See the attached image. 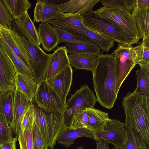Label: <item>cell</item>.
<instances>
[{
  "mask_svg": "<svg viewBox=\"0 0 149 149\" xmlns=\"http://www.w3.org/2000/svg\"><path fill=\"white\" fill-rule=\"evenodd\" d=\"M100 0H71L59 5L62 13L81 15L93 10L94 6Z\"/></svg>",
  "mask_w": 149,
  "mask_h": 149,
  "instance_id": "17",
  "label": "cell"
},
{
  "mask_svg": "<svg viewBox=\"0 0 149 149\" xmlns=\"http://www.w3.org/2000/svg\"><path fill=\"white\" fill-rule=\"evenodd\" d=\"M88 117L85 109L78 112L74 116L70 127H87Z\"/></svg>",
  "mask_w": 149,
  "mask_h": 149,
  "instance_id": "38",
  "label": "cell"
},
{
  "mask_svg": "<svg viewBox=\"0 0 149 149\" xmlns=\"http://www.w3.org/2000/svg\"><path fill=\"white\" fill-rule=\"evenodd\" d=\"M33 149H42L46 145L41 132L34 122L33 128Z\"/></svg>",
  "mask_w": 149,
  "mask_h": 149,
  "instance_id": "40",
  "label": "cell"
},
{
  "mask_svg": "<svg viewBox=\"0 0 149 149\" xmlns=\"http://www.w3.org/2000/svg\"><path fill=\"white\" fill-rule=\"evenodd\" d=\"M68 57L71 66L92 72L95 68L98 60L97 56L89 54H69Z\"/></svg>",
  "mask_w": 149,
  "mask_h": 149,
  "instance_id": "22",
  "label": "cell"
},
{
  "mask_svg": "<svg viewBox=\"0 0 149 149\" xmlns=\"http://www.w3.org/2000/svg\"><path fill=\"white\" fill-rule=\"evenodd\" d=\"M12 26L11 31L13 37L26 57L33 79L38 84L43 79L51 54L45 52L33 42L14 21L12 22Z\"/></svg>",
  "mask_w": 149,
  "mask_h": 149,
  "instance_id": "3",
  "label": "cell"
},
{
  "mask_svg": "<svg viewBox=\"0 0 149 149\" xmlns=\"http://www.w3.org/2000/svg\"><path fill=\"white\" fill-rule=\"evenodd\" d=\"M85 110L88 117L87 128L93 133L102 130L109 118L108 113L94 107Z\"/></svg>",
  "mask_w": 149,
  "mask_h": 149,
  "instance_id": "21",
  "label": "cell"
},
{
  "mask_svg": "<svg viewBox=\"0 0 149 149\" xmlns=\"http://www.w3.org/2000/svg\"><path fill=\"white\" fill-rule=\"evenodd\" d=\"M11 128L0 111V145L11 140L13 138Z\"/></svg>",
  "mask_w": 149,
  "mask_h": 149,
  "instance_id": "36",
  "label": "cell"
},
{
  "mask_svg": "<svg viewBox=\"0 0 149 149\" xmlns=\"http://www.w3.org/2000/svg\"><path fill=\"white\" fill-rule=\"evenodd\" d=\"M0 45L10 58L15 67L16 71L26 77L33 79L31 69L13 52L7 44L0 38Z\"/></svg>",
  "mask_w": 149,
  "mask_h": 149,
  "instance_id": "29",
  "label": "cell"
},
{
  "mask_svg": "<svg viewBox=\"0 0 149 149\" xmlns=\"http://www.w3.org/2000/svg\"><path fill=\"white\" fill-rule=\"evenodd\" d=\"M48 147L46 146V145H45L42 148V149H48Z\"/></svg>",
  "mask_w": 149,
  "mask_h": 149,
  "instance_id": "47",
  "label": "cell"
},
{
  "mask_svg": "<svg viewBox=\"0 0 149 149\" xmlns=\"http://www.w3.org/2000/svg\"><path fill=\"white\" fill-rule=\"evenodd\" d=\"M112 149H123L121 147H116L113 148Z\"/></svg>",
  "mask_w": 149,
  "mask_h": 149,
  "instance_id": "45",
  "label": "cell"
},
{
  "mask_svg": "<svg viewBox=\"0 0 149 149\" xmlns=\"http://www.w3.org/2000/svg\"><path fill=\"white\" fill-rule=\"evenodd\" d=\"M14 21L3 0H0V26L12 29Z\"/></svg>",
  "mask_w": 149,
  "mask_h": 149,
  "instance_id": "37",
  "label": "cell"
},
{
  "mask_svg": "<svg viewBox=\"0 0 149 149\" xmlns=\"http://www.w3.org/2000/svg\"><path fill=\"white\" fill-rule=\"evenodd\" d=\"M16 76L14 66L0 45V93L15 91Z\"/></svg>",
  "mask_w": 149,
  "mask_h": 149,
  "instance_id": "11",
  "label": "cell"
},
{
  "mask_svg": "<svg viewBox=\"0 0 149 149\" xmlns=\"http://www.w3.org/2000/svg\"><path fill=\"white\" fill-rule=\"evenodd\" d=\"M126 129V138L122 148L123 149H139L136 134L132 130Z\"/></svg>",
  "mask_w": 149,
  "mask_h": 149,
  "instance_id": "39",
  "label": "cell"
},
{
  "mask_svg": "<svg viewBox=\"0 0 149 149\" xmlns=\"http://www.w3.org/2000/svg\"><path fill=\"white\" fill-rule=\"evenodd\" d=\"M61 29L86 27L81 15L62 13L60 16L45 22Z\"/></svg>",
  "mask_w": 149,
  "mask_h": 149,
  "instance_id": "20",
  "label": "cell"
},
{
  "mask_svg": "<svg viewBox=\"0 0 149 149\" xmlns=\"http://www.w3.org/2000/svg\"><path fill=\"white\" fill-rule=\"evenodd\" d=\"M14 99L11 129L18 137L22 130V123L24 114L32 103L23 94L16 91L14 92Z\"/></svg>",
  "mask_w": 149,
  "mask_h": 149,
  "instance_id": "13",
  "label": "cell"
},
{
  "mask_svg": "<svg viewBox=\"0 0 149 149\" xmlns=\"http://www.w3.org/2000/svg\"><path fill=\"white\" fill-rule=\"evenodd\" d=\"M38 35L42 48L49 52L58 44L57 35L53 26L46 22L41 23L38 26Z\"/></svg>",
  "mask_w": 149,
  "mask_h": 149,
  "instance_id": "18",
  "label": "cell"
},
{
  "mask_svg": "<svg viewBox=\"0 0 149 149\" xmlns=\"http://www.w3.org/2000/svg\"><path fill=\"white\" fill-rule=\"evenodd\" d=\"M122 104L126 129L132 130L149 145V96L128 92Z\"/></svg>",
  "mask_w": 149,
  "mask_h": 149,
  "instance_id": "2",
  "label": "cell"
},
{
  "mask_svg": "<svg viewBox=\"0 0 149 149\" xmlns=\"http://www.w3.org/2000/svg\"><path fill=\"white\" fill-rule=\"evenodd\" d=\"M0 149H2L1 145H0Z\"/></svg>",
  "mask_w": 149,
  "mask_h": 149,
  "instance_id": "48",
  "label": "cell"
},
{
  "mask_svg": "<svg viewBox=\"0 0 149 149\" xmlns=\"http://www.w3.org/2000/svg\"><path fill=\"white\" fill-rule=\"evenodd\" d=\"M93 134V139L96 141L102 140L115 147H122L126 138V129L124 123L109 118L104 129Z\"/></svg>",
  "mask_w": 149,
  "mask_h": 149,
  "instance_id": "10",
  "label": "cell"
},
{
  "mask_svg": "<svg viewBox=\"0 0 149 149\" xmlns=\"http://www.w3.org/2000/svg\"><path fill=\"white\" fill-rule=\"evenodd\" d=\"M70 65L65 46L58 47L52 54L43 79L46 80L59 73Z\"/></svg>",
  "mask_w": 149,
  "mask_h": 149,
  "instance_id": "14",
  "label": "cell"
},
{
  "mask_svg": "<svg viewBox=\"0 0 149 149\" xmlns=\"http://www.w3.org/2000/svg\"><path fill=\"white\" fill-rule=\"evenodd\" d=\"M83 23L90 29L117 42L126 44L125 39L117 29L109 22L98 15L93 10L81 15Z\"/></svg>",
  "mask_w": 149,
  "mask_h": 149,
  "instance_id": "8",
  "label": "cell"
},
{
  "mask_svg": "<svg viewBox=\"0 0 149 149\" xmlns=\"http://www.w3.org/2000/svg\"><path fill=\"white\" fill-rule=\"evenodd\" d=\"M92 72L93 86L98 101L103 107L113 108L117 98L114 57L112 54H101Z\"/></svg>",
  "mask_w": 149,
  "mask_h": 149,
  "instance_id": "1",
  "label": "cell"
},
{
  "mask_svg": "<svg viewBox=\"0 0 149 149\" xmlns=\"http://www.w3.org/2000/svg\"><path fill=\"white\" fill-rule=\"evenodd\" d=\"M37 86L33 79L26 77L16 71L15 91L23 94L31 102L34 97Z\"/></svg>",
  "mask_w": 149,
  "mask_h": 149,
  "instance_id": "23",
  "label": "cell"
},
{
  "mask_svg": "<svg viewBox=\"0 0 149 149\" xmlns=\"http://www.w3.org/2000/svg\"><path fill=\"white\" fill-rule=\"evenodd\" d=\"M81 137L93 139V132L87 128L65 127L58 135L56 142L68 148L74 143L77 138Z\"/></svg>",
  "mask_w": 149,
  "mask_h": 149,
  "instance_id": "19",
  "label": "cell"
},
{
  "mask_svg": "<svg viewBox=\"0 0 149 149\" xmlns=\"http://www.w3.org/2000/svg\"><path fill=\"white\" fill-rule=\"evenodd\" d=\"M57 35L58 44L63 42H79L97 46L94 43L81 36L76 35L53 26Z\"/></svg>",
  "mask_w": 149,
  "mask_h": 149,
  "instance_id": "34",
  "label": "cell"
},
{
  "mask_svg": "<svg viewBox=\"0 0 149 149\" xmlns=\"http://www.w3.org/2000/svg\"><path fill=\"white\" fill-rule=\"evenodd\" d=\"M35 123L38 127L47 147L54 149L58 135L65 127L64 112L47 111L32 101Z\"/></svg>",
  "mask_w": 149,
  "mask_h": 149,
  "instance_id": "4",
  "label": "cell"
},
{
  "mask_svg": "<svg viewBox=\"0 0 149 149\" xmlns=\"http://www.w3.org/2000/svg\"><path fill=\"white\" fill-rule=\"evenodd\" d=\"M18 137L16 136L11 140L1 145L2 149H16V144Z\"/></svg>",
  "mask_w": 149,
  "mask_h": 149,
  "instance_id": "41",
  "label": "cell"
},
{
  "mask_svg": "<svg viewBox=\"0 0 149 149\" xmlns=\"http://www.w3.org/2000/svg\"><path fill=\"white\" fill-rule=\"evenodd\" d=\"M103 6L132 13L135 6L136 0H100Z\"/></svg>",
  "mask_w": 149,
  "mask_h": 149,
  "instance_id": "33",
  "label": "cell"
},
{
  "mask_svg": "<svg viewBox=\"0 0 149 149\" xmlns=\"http://www.w3.org/2000/svg\"><path fill=\"white\" fill-rule=\"evenodd\" d=\"M66 52L70 54H89L98 56L101 54L100 48L87 44L67 42H65Z\"/></svg>",
  "mask_w": 149,
  "mask_h": 149,
  "instance_id": "30",
  "label": "cell"
},
{
  "mask_svg": "<svg viewBox=\"0 0 149 149\" xmlns=\"http://www.w3.org/2000/svg\"><path fill=\"white\" fill-rule=\"evenodd\" d=\"M135 6L139 9H149V0H136Z\"/></svg>",
  "mask_w": 149,
  "mask_h": 149,
  "instance_id": "42",
  "label": "cell"
},
{
  "mask_svg": "<svg viewBox=\"0 0 149 149\" xmlns=\"http://www.w3.org/2000/svg\"><path fill=\"white\" fill-rule=\"evenodd\" d=\"M135 72L137 86L133 92L149 96V68H141Z\"/></svg>",
  "mask_w": 149,
  "mask_h": 149,
  "instance_id": "31",
  "label": "cell"
},
{
  "mask_svg": "<svg viewBox=\"0 0 149 149\" xmlns=\"http://www.w3.org/2000/svg\"><path fill=\"white\" fill-rule=\"evenodd\" d=\"M62 29L91 41L98 46L103 52H108L114 45L113 40L101 35L86 27Z\"/></svg>",
  "mask_w": 149,
  "mask_h": 149,
  "instance_id": "16",
  "label": "cell"
},
{
  "mask_svg": "<svg viewBox=\"0 0 149 149\" xmlns=\"http://www.w3.org/2000/svg\"><path fill=\"white\" fill-rule=\"evenodd\" d=\"M99 16L109 22L124 37L126 44H137L141 38L139 31L132 14L103 6L95 11Z\"/></svg>",
  "mask_w": 149,
  "mask_h": 149,
  "instance_id": "5",
  "label": "cell"
},
{
  "mask_svg": "<svg viewBox=\"0 0 149 149\" xmlns=\"http://www.w3.org/2000/svg\"><path fill=\"white\" fill-rule=\"evenodd\" d=\"M134 48L137 54V64L141 68H149V36L143 38L141 43Z\"/></svg>",
  "mask_w": 149,
  "mask_h": 149,
  "instance_id": "32",
  "label": "cell"
},
{
  "mask_svg": "<svg viewBox=\"0 0 149 149\" xmlns=\"http://www.w3.org/2000/svg\"><path fill=\"white\" fill-rule=\"evenodd\" d=\"M108 143L102 140L96 141V149H110Z\"/></svg>",
  "mask_w": 149,
  "mask_h": 149,
  "instance_id": "43",
  "label": "cell"
},
{
  "mask_svg": "<svg viewBox=\"0 0 149 149\" xmlns=\"http://www.w3.org/2000/svg\"><path fill=\"white\" fill-rule=\"evenodd\" d=\"M131 14L141 38L149 36V9H139L135 6Z\"/></svg>",
  "mask_w": 149,
  "mask_h": 149,
  "instance_id": "25",
  "label": "cell"
},
{
  "mask_svg": "<svg viewBox=\"0 0 149 149\" xmlns=\"http://www.w3.org/2000/svg\"><path fill=\"white\" fill-rule=\"evenodd\" d=\"M47 0H38L34 10V21L44 22L61 15L59 5Z\"/></svg>",
  "mask_w": 149,
  "mask_h": 149,
  "instance_id": "15",
  "label": "cell"
},
{
  "mask_svg": "<svg viewBox=\"0 0 149 149\" xmlns=\"http://www.w3.org/2000/svg\"><path fill=\"white\" fill-rule=\"evenodd\" d=\"M112 54L114 57L118 93L124 80L137 64V54L134 47L126 44H118Z\"/></svg>",
  "mask_w": 149,
  "mask_h": 149,
  "instance_id": "7",
  "label": "cell"
},
{
  "mask_svg": "<svg viewBox=\"0 0 149 149\" xmlns=\"http://www.w3.org/2000/svg\"><path fill=\"white\" fill-rule=\"evenodd\" d=\"M84 147L83 146H81L79 147L77 149H84Z\"/></svg>",
  "mask_w": 149,
  "mask_h": 149,
  "instance_id": "46",
  "label": "cell"
},
{
  "mask_svg": "<svg viewBox=\"0 0 149 149\" xmlns=\"http://www.w3.org/2000/svg\"><path fill=\"white\" fill-rule=\"evenodd\" d=\"M72 74L70 65L54 76L45 80L65 105L67 96L70 90Z\"/></svg>",
  "mask_w": 149,
  "mask_h": 149,
  "instance_id": "12",
  "label": "cell"
},
{
  "mask_svg": "<svg viewBox=\"0 0 149 149\" xmlns=\"http://www.w3.org/2000/svg\"><path fill=\"white\" fill-rule=\"evenodd\" d=\"M34 123L27 128L22 130L18 137L20 149H33V128Z\"/></svg>",
  "mask_w": 149,
  "mask_h": 149,
  "instance_id": "35",
  "label": "cell"
},
{
  "mask_svg": "<svg viewBox=\"0 0 149 149\" xmlns=\"http://www.w3.org/2000/svg\"><path fill=\"white\" fill-rule=\"evenodd\" d=\"M2 0L14 20L21 17L31 6V3L27 0Z\"/></svg>",
  "mask_w": 149,
  "mask_h": 149,
  "instance_id": "27",
  "label": "cell"
},
{
  "mask_svg": "<svg viewBox=\"0 0 149 149\" xmlns=\"http://www.w3.org/2000/svg\"><path fill=\"white\" fill-rule=\"evenodd\" d=\"M15 91L0 93V111L11 128Z\"/></svg>",
  "mask_w": 149,
  "mask_h": 149,
  "instance_id": "26",
  "label": "cell"
},
{
  "mask_svg": "<svg viewBox=\"0 0 149 149\" xmlns=\"http://www.w3.org/2000/svg\"><path fill=\"white\" fill-rule=\"evenodd\" d=\"M11 29L0 26V38L7 44L13 52L30 69L26 57L13 37Z\"/></svg>",
  "mask_w": 149,
  "mask_h": 149,
  "instance_id": "28",
  "label": "cell"
},
{
  "mask_svg": "<svg viewBox=\"0 0 149 149\" xmlns=\"http://www.w3.org/2000/svg\"><path fill=\"white\" fill-rule=\"evenodd\" d=\"M137 138L138 141L139 149H149V145L143 138L136 134Z\"/></svg>",
  "mask_w": 149,
  "mask_h": 149,
  "instance_id": "44",
  "label": "cell"
},
{
  "mask_svg": "<svg viewBox=\"0 0 149 149\" xmlns=\"http://www.w3.org/2000/svg\"><path fill=\"white\" fill-rule=\"evenodd\" d=\"M32 101L50 112H64L65 108L66 105L44 79L41 80L38 84Z\"/></svg>",
  "mask_w": 149,
  "mask_h": 149,
  "instance_id": "9",
  "label": "cell"
},
{
  "mask_svg": "<svg viewBox=\"0 0 149 149\" xmlns=\"http://www.w3.org/2000/svg\"><path fill=\"white\" fill-rule=\"evenodd\" d=\"M98 101L93 91L86 84L71 95L66 102L64 118L65 127H70L74 116L79 111L93 108Z\"/></svg>",
  "mask_w": 149,
  "mask_h": 149,
  "instance_id": "6",
  "label": "cell"
},
{
  "mask_svg": "<svg viewBox=\"0 0 149 149\" xmlns=\"http://www.w3.org/2000/svg\"><path fill=\"white\" fill-rule=\"evenodd\" d=\"M17 26L22 30L34 43L39 46L40 43L38 31L33 22L30 18L28 11L18 19L14 20Z\"/></svg>",
  "mask_w": 149,
  "mask_h": 149,
  "instance_id": "24",
  "label": "cell"
}]
</instances>
